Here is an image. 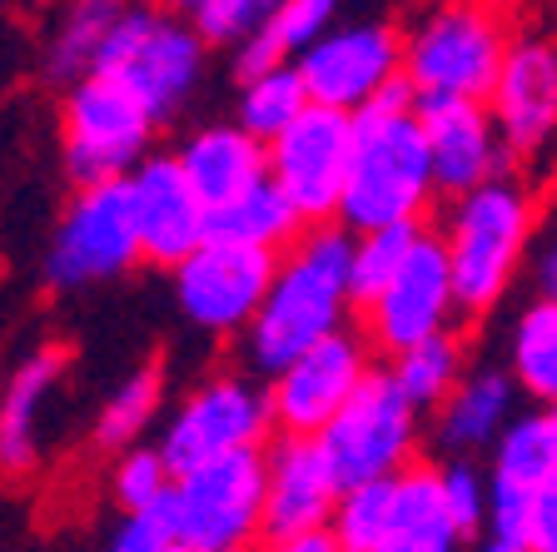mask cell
Returning <instances> with one entry per match:
<instances>
[{"label":"cell","mask_w":557,"mask_h":552,"mask_svg":"<svg viewBox=\"0 0 557 552\" xmlns=\"http://www.w3.org/2000/svg\"><path fill=\"white\" fill-rule=\"evenodd\" d=\"M429 145L418 125V105L398 81L388 95L348 115V170L334 224L348 234L388 230V224H423L433 205Z\"/></svg>","instance_id":"6da1fadb"},{"label":"cell","mask_w":557,"mask_h":552,"mask_svg":"<svg viewBox=\"0 0 557 552\" xmlns=\"http://www.w3.org/2000/svg\"><path fill=\"white\" fill-rule=\"evenodd\" d=\"M348 230L313 224L284 254H274L264 299L244 323V358L259 373H278L309 344L348 329Z\"/></svg>","instance_id":"7a4b0ae2"},{"label":"cell","mask_w":557,"mask_h":552,"mask_svg":"<svg viewBox=\"0 0 557 552\" xmlns=\"http://www.w3.org/2000/svg\"><path fill=\"white\" fill-rule=\"evenodd\" d=\"M537 234H543L537 195L512 174H498L453 199L433 240L448 265L458 319H483L508 299Z\"/></svg>","instance_id":"3957f363"},{"label":"cell","mask_w":557,"mask_h":552,"mask_svg":"<svg viewBox=\"0 0 557 552\" xmlns=\"http://www.w3.org/2000/svg\"><path fill=\"white\" fill-rule=\"evenodd\" d=\"M512 46L498 0H438L404 35V85L413 100H487Z\"/></svg>","instance_id":"277c9868"},{"label":"cell","mask_w":557,"mask_h":552,"mask_svg":"<svg viewBox=\"0 0 557 552\" xmlns=\"http://www.w3.org/2000/svg\"><path fill=\"white\" fill-rule=\"evenodd\" d=\"M487 463V538L522 552H557V418L553 408H518Z\"/></svg>","instance_id":"5b68a950"},{"label":"cell","mask_w":557,"mask_h":552,"mask_svg":"<svg viewBox=\"0 0 557 552\" xmlns=\"http://www.w3.org/2000/svg\"><path fill=\"white\" fill-rule=\"evenodd\" d=\"M205 60L209 46L180 15H170L164 5H129L115 21L90 75H110L115 85H125L145 105V115L160 125V120L180 115L189 95L199 90Z\"/></svg>","instance_id":"8992f818"},{"label":"cell","mask_w":557,"mask_h":552,"mask_svg":"<svg viewBox=\"0 0 557 552\" xmlns=\"http://www.w3.org/2000/svg\"><path fill=\"white\" fill-rule=\"evenodd\" d=\"M160 518L174 548L249 552L264 538V458L259 449L174 473Z\"/></svg>","instance_id":"52a82bcc"},{"label":"cell","mask_w":557,"mask_h":552,"mask_svg":"<svg viewBox=\"0 0 557 552\" xmlns=\"http://www.w3.org/2000/svg\"><path fill=\"white\" fill-rule=\"evenodd\" d=\"M418 438H423V414L388 383L383 368H369V379L313 433V443L324 453L329 473L338 478V488H359L398 478L413 463Z\"/></svg>","instance_id":"ba28073f"},{"label":"cell","mask_w":557,"mask_h":552,"mask_svg":"<svg viewBox=\"0 0 557 552\" xmlns=\"http://www.w3.org/2000/svg\"><path fill=\"white\" fill-rule=\"evenodd\" d=\"M60 139H65V170L81 189H90V184H120L150 155L154 120L110 75H85L65 95Z\"/></svg>","instance_id":"9c48e42d"},{"label":"cell","mask_w":557,"mask_h":552,"mask_svg":"<svg viewBox=\"0 0 557 552\" xmlns=\"http://www.w3.org/2000/svg\"><path fill=\"white\" fill-rule=\"evenodd\" d=\"M269 398L255 379L244 373H214L199 389L180 398L170 414L154 453L164 458L170 473H189L199 463L230 458V453H255L269 438Z\"/></svg>","instance_id":"30bf717a"},{"label":"cell","mask_w":557,"mask_h":552,"mask_svg":"<svg viewBox=\"0 0 557 552\" xmlns=\"http://www.w3.org/2000/svg\"><path fill=\"white\" fill-rule=\"evenodd\" d=\"M404 35L388 21H348L329 25L299 60V75L309 105H324L338 115H359L363 105H373L379 95H388L404 75Z\"/></svg>","instance_id":"8fae6325"},{"label":"cell","mask_w":557,"mask_h":552,"mask_svg":"<svg viewBox=\"0 0 557 552\" xmlns=\"http://www.w3.org/2000/svg\"><path fill=\"white\" fill-rule=\"evenodd\" d=\"M348 170V115L324 110V105H304L264 145V180L294 205L304 224H334L338 195H344Z\"/></svg>","instance_id":"7c38bea8"},{"label":"cell","mask_w":557,"mask_h":552,"mask_svg":"<svg viewBox=\"0 0 557 552\" xmlns=\"http://www.w3.org/2000/svg\"><path fill=\"white\" fill-rule=\"evenodd\" d=\"M139 265V240L120 184H90L70 199L46 249V279L55 289H90L129 274Z\"/></svg>","instance_id":"4fadbf2b"},{"label":"cell","mask_w":557,"mask_h":552,"mask_svg":"<svg viewBox=\"0 0 557 552\" xmlns=\"http://www.w3.org/2000/svg\"><path fill=\"white\" fill-rule=\"evenodd\" d=\"M369 344L354 329L319 339L278 373H269V424L284 438H313L348 403V393L369 379Z\"/></svg>","instance_id":"5bb4252c"},{"label":"cell","mask_w":557,"mask_h":552,"mask_svg":"<svg viewBox=\"0 0 557 552\" xmlns=\"http://www.w3.org/2000/svg\"><path fill=\"white\" fill-rule=\"evenodd\" d=\"M174 274V304L205 334H244L274 274V254L244 249L230 240H205L189 249Z\"/></svg>","instance_id":"9a60e30c"},{"label":"cell","mask_w":557,"mask_h":552,"mask_svg":"<svg viewBox=\"0 0 557 552\" xmlns=\"http://www.w3.org/2000/svg\"><path fill=\"white\" fill-rule=\"evenodd\" d=\"M458 309H453V284L443 249L429 230L418 234V244L408 249V259L398 265V274L363 304V344L379 354H404V348L423 344L433 334H448Z\"/></svg>","instance_id":"2e32d148"},{"label":"cell","mask_w":557,"mask_h":552,"mask_svg":"<svg viewBox=\"0 0 557 552\" xmlns=\"http://www.w3.org/2000/svg\"><path fill=\"white\" fill-rule=\"evenodd\" d=\"M487 120L498 130L508 160H537L557 125V50L547 35H512L493 90Z\"/></svg>","instance_id":"e0dca14e"},{"label":"cell","mask_w":557,"mask_h":552,"mask_svg":"<svg viewBox=\"0 0 557 552\" xmlns=\"http://www.w3.org/2000/svg\"><path fill=\"white\" fill-rule=\"evenodd\" d=\"M129 205V224L139 240V259L160 269H174L189 249L209 240V209L185 184L174 155H145L135 170L120 180Z\"/></svg>","instance_id":"ac0fdd59"},{"label":"cell","mask_w":557,"mask_h":552,"mask_svg":"<svg viewBox=\"0 0 557 552\" xmlns=\"http://www.w3.org/2000/svg\"><path fill=\"white\" fill-rule=\"evenodd\" d=\"M423 145H429L433 195H468L478 184L508 174V150H503L498 130L487 120V105L478 100H413Z\"/></svg>","instance_id":"d6986e66"},{"label":"cell","mask_w":557,"mask_h":552,"mask_svg":"<svg viewBox=\"0 0 557 552\" xmlns=\"http://www.w3.org/2000/svg\"><path fill=\"white\" fill-rule=\"evenodd\" d=\"M259 458H264V538L274 542L299 538V532H324L344 488L329 473L319 443L278 433V443L259 449Z\"/></svg>","instance_id":"ffe728a7"},{"label":"cell","mask_w":557,"mask_h":552,"mask_svg":"<svg viewBox=\"0 0 557 552\" xmlns=\"http://www.w3.org/2000/svg\"><path fill=\"white\" fill-rule=\"evenodd\" d=\"M518 414V389L503 368H463V379L448 389V398L433 408V443L453 458L487 453L493 438Z\"/></svg>","instance_id":"44dd1931"},{"label":"cell","mask_w":557,"mask_h":552,"mask_svg":"<svg viewBox=\"0 0 557 552\" xmlns=\"http://www.w3.org/2000/svg\"><path fill=\"white\" fill-rule=\"evenodd\" d=\"M65 348H35L0 389V473L25 478L40 463V418H46L50 393L65 379Z\"/></svg>","instance_id":"7402d4cb"},{"label":"cell","mask_w":557,"mask_h":552,"mask_svg":"<svg viewBox=\"0 0 557 552\" xmlns=\"http://www.w3.org/2000/svg\"><path fill=\"white\" fill-rule=\"evenodd\" d=\"M174 164H180L185 184L199 195V205L220 209L234 195H244L249 184L264 180V145L255 135H244L239 125H199L180 145Z\"/></svg>","instance_id":"603a6c76"},{"label":"cell","mask_w":557,"mask_h":552,"mask_svg":"<svg viewBox=\"0 0 557 552\" xmlns=\"http://www.w3.org/2000/svg\"><path fill=\"white\" fill-rule=\"evenodd\" d=\"M463 538L453 532L438 498V473L429 463H408L388 478V538L383 552H458Z\"/></svg>","instance_id":"cb8c5ba5"},{"label":"cell","mask_w":557,"mask_h":552,"mask_svg":"<svg viewBox=\"0 0 557 552\" xmlns=\"http://www.w3.org/2000/svg\"><path fill=\"white\" fill-rule=\"evenodd\" d=\"M338 5H344V0H274V5L259 15L255 30L234 46V65H239V75L294 65V60H299L329 25H338Z\"/></svg>","instance_id":"d4e9b609"},{"label":"cell","mask_w":557,"mask_h":552,"mask_svg":"<svg viewBox=\"0 0 557 552\" xmlns=\"http://www.w3.org/2000/svg\"><path fill=\"white\" fill-rule=\"evenodd\" d=\"M304 230H309V224L294 214V205L278 195L269 180L249 184L230 205L209 209V240H230V244H244V249L284 254Z\"/></svg>","instance_id":"484cf974"},{"label":"cell","mask_w":557,"mask_h":552,"mask_svg":"<svg viewBox=\"0 0 557 552\" xmlns=\"http://www.w3.org/2000/svg\"><path fill=\"white\" fill-rule=\"evenodd\" d=\"M135 0H70L65 11L55 21V35H50V50H46V70L50 81H85L100 60L104 40L115 30V21L129 11Z\"/></svg>","instance_id":"4316f807"},{"label":"cell","mask_w":557,"mask_h":552,"mask_svg":"<svg viewBox=\"0 0 557 552\" xmlns=\"http://www.w3.org/2000/svg\"><path fill=\"white\" fill-rule=\"evenodd\" d=\"M512 389L528 393V403L553 408L557 398V304L553 299H533L518 314L508 334V368Z\"/></svg>","instance_id":"83f0119b"},{"label":"cell","mask_w":557,"mask_h":552,"mask_svg":"<svg viewBox=\"0 0 557 552\" xmlns=\"http://www.w3.org/2000/svg\"><path fill=\"white\" fill-rule=\"evenodd\" d=\"M463 368H468L463 339L448 329V334H433V339H423V344L394 354V364L383 368V373H388V383L413 403L418 414H433V408L448 398L453 383L463 379Z\"/></svg>","instance_id":"f1b7e54d"},{"label":"cell","mask_w":557,"mask_h":552,"mask_svg":"<svg viewBox=\"0 0 557 552\" xmlns=\"http://www.w3.org/2000/svg\"><path fill=\"white\" fill-rule=\"evenodd\" d=\"M309 95H304L299 75L294 65H274V70H259V75H244V90H239V110H234V125L244 135H255L259 145L289 130V120L299 115Z\"/></svg>","instance_id":"f546056e"},{"label":"cell","mask_w":557,"mask_h":552,"mask_svg":"<svg viewBox=\"0 0 557 552\" xmlns=\"http://www.w3.org/2000/svg\"><path fill=\"white\" fill-rule=\"evenodd\" d=\"M160 398H164V379H160V368H135L125 383H120L110 398H104L100 418H95V443L100 449H135L139 433L154 424V414H160Z\"/></svg>","instance_id":"4dcf8cb0"},{"label":"cell","mask_w":557,"mask_h":552,"mask_svg":"<svg viewBox=\"0 0 557 552\" xmlns=\"http://www.w3.org/2000/svg\"><path fill=\"white\" fill-rule=\"evenodd\" d=\"M418 234H423V224H388V230L348 234V294H354V309H363L398 274V265L408 259Z\"/></svg>","instance_id":"1f68e13d"},{"label":"cell","mask_w":557,"mask_h":552,"mask_svg":"<svg viewBox=\"0 0 557 552\" xmlns=\"http://www.w3.org/2000/svg\"><path fill=\"white\" fill-rule=\"evenodd\" d=\"M324 532L338 542V552H383V538H388V483L344 488Z\"/></svg>","instance_id":"d6a6232c"},{"label":"cell","mask_w":557,"mask_h":552,"mask_svg":"<svg viewBox=\"0 0 557 552\" xmlns=\"http://www.w3.org/2000/svg\"><path fill=\"white\" fill-rule=\"evenodd\" d=\"M269 5L274 0H164V11L180 15L205 46H239Z\"/></svg>","instance_id":"836d02e7"},{"label":"cell","mask_w":557,"mask_h":552,"mask_svg":"<svg viewBox=\"0 0 557 552\" xmlns=\"http://www.w3.org/2000/svg\"><path fill=\"white\" fill-rule=\"evenodd\" d=\"M174 473L164 468V458L145 443L115 453V468H110V498L120 503V513H160L164 493H170Z\"/></svg>","instance_id":"e575fe53"},{"label":"cell","mask_w":557,"mask_h":552,"mask_svg":"<svg viewBox=\"0 0 557 552\" xmlns=\"http://www.w3.org/2000/svg\"><path fill=\"white\" fill-rule=\"evenodd\" d=\"M438 473V498H443V513H448V523H453V532L458 538H478V532L487 528V483H483V473L473 468V463H463V458H453V463H443V468H433Z\"/></svg>","instance_id":"d590c367"},{"label":"cell","mask_w":557,"mask_h":552,"mask_svg":"<svg viewBox=\"0 0 557 552\" xmlns=\"http://www.w3.org/2000/svg\"><path fill=\"white\" fill-rule=\"evenodd\" d=\"M170 532H164L160 513H120L100 552H170Z\"/></svg>","instance_id":"8d00e7d4"},{"label":"cell","mask_w":557,"mask_h":552,"mask_svg":"<svg viewBox=\"0 0 557 552\" xmlns=\"http://www.w3.org/2000/svg\"><path fill=\"white\" fill-rule=\"evenodd\" d=\"M264 552H338L329 532H299V538H274Z\"/></svg>","instance_id":"74e56055"},{"label":"cell","mask_w":557,"mask_h":552,"mask_svg":"<svg viewBox=\"0 0 557 552\" xmlns=\"http://www.w3.org/2000/svg\"><path fill=\"white\" fill-rule=\"evenodd\" d=\"M478 552H522V548H512V542H503V538H487Z\"/></svg>","instance_id":"f35d334b"},{"label":"cell","mask_w":557,"mask_h":552,"mask_svg":"<svg viewBox=\"0 0 557 552\" xmlns=\"http://www.w3.org/2000/svg\"><path fill=\"white\" fill-rule=\"evenodd\" d=\"M170 552H189V548H170Z\"/></svg>","instance_id":"ab89813d"}]
</instances>
